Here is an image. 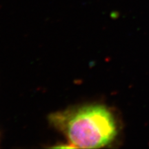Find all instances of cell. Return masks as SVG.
<instances>
[{
	"instance_id": "6da1fadb",
	"label": "cell",
	"mask_w": 149,
	"mask_h": 149,
	"mask_svg": "<svg viewBox=\"0 0 149 149\" xmlns=\"http://www.w3.org/2000/svg\"><path fill=\"white\" fill-rule=\"evenodd\" d=\"M53 117L74 148H102L110 144L117 133L114 117L102 105L85 106Z\"/></svg>"
}]
</instances>
